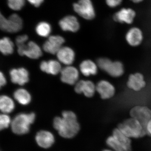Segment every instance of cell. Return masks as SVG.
<instances>
[{"label": "cell", "mask_w": 151, "mask_h": 151, "mask_svg": "<svg viewBox=\"0 0 151 151\" xmlns=\"http://www.w3.org/2000/svg\"><path fill=\"white\" fill-rule=\"evenodd\" d=\"M53 125L60 135L67 139L75 137L80 130V125L76 115L70 111H63L62 117H55Z\"/></svg>", "instance_id": "1"}, {"label": "cell", "mask_w": 151, "mask_h": 151, "mask_svg": "<svg viewBox=\"0 0 151 151\" xmlns=\"http://www.w3.org/2000/svg\"><path fill=\"white\" fill-rule=\"evenodd\" d=\"M34 113H22L17 115L11 123V128L14 134L23 135L29 132L30 125L35 122Z\"/></svg>", "instance_id": "2"}, {"label": "cell", "mask_w": 151, "mask_h": 151, "mask_svg": "<svg viewBox=\"0 0 151 151\" xmlns=\"http://www.w3.org/2000/svg\"><path fill=\"white\" fill-rule=\"evenodd\" d=\"M118 128L129 138L142 137L147 134L146 130L141 123L132 118L127 119L119 124Z\"/></svg>", "instance_id": "3"}, {"label": "cell", "mask_w": 151, "mask_h": 151, "mask_svg": "<svg viewBox=\"0 0 151 151\" xmlns=\"http://www.w3.org/2000/svg\"><path fill=\"white\" fill-rule=\"evenodd\" d=\"M97 65L101 70L113 77H119L123 75L124 66L121 61L113 62L107 58H100L97 60Z\"/></svg>", "instance_id": "4"}, {"label": "cell", "mask_w": 151, "mask_h": 151, "mask_svg": "<svg viewBox=\"0 0 151 151\" xmlns=\"http://www.w3.org/2000/svg\"><path fill=\"white\" fill-rule=\"evenodd\" d=\"M22 27V19L18 15L13 14L6 19L1 14L0 28L3 31L9 33L17 32Z\"/></svg>", "instance_id": "5"}, {"label": "cell", "mask_w": 151, "mask_h": 151, "mask_svg": "<svg viewBox=\"0 0 151 151\" xmlns=\"http://www.w3.org/2000/svg\"><path fill=\"white\" fill-rule=\"evenodd\" d=\"M73 8L76 13L85 19L92 20L95 17V10L91 0H79L73 4Z\"/></svg>", "instance_id": "6"}, {"label": "cell", "mask_w": 151, "mask_h": 151, "mask_svg": "<svg viewBox=\"0 0 151 151\" xmlns=\"http://www.w3.org/2000/svg\"><path fill=\"white\" fill-rule=\"evenodd\" d=\"M18 52L20 55H25L33 59H36L42 55V51L40 46L35 42L30 41L18 47Z\"/></svg>", "instance_id": "7"}, {"label": "cell", "mask_w": 151, "mask_h": 151, "mask_svg": "<svg viewBox=\"0 0 151 151\" xmlns=\"http://www.w3.org/2000/svg\"><path fill=\"white\" fill-rule=\"evenodd\" d=\"M132 118L139 121L146 130L147 124L151 119V110L145 106H137L130 111Z\"/></svg>", "instance_id": "8"}, {"label": "cell", "mask_w": 151, "mask_h": 151, "mask_svg": "<svg viewBox=\"0 0 151 151\" xmlns=\"http://www.w3.org/2000/svg\"><path fill=\"white\" fill-rule=\"evenodd\" d=\"M64 42L65 40L60 36H50L44 43L43 50L47 53L56 54Z\"/></svg>", "instance_id": "9"}, {"label": "cell", "mask_w": 151, "mask_h": 151, "mask_svg": "<svg viewBox=\"0 0 151 151\" xmlns=\"http://www.w3.org/2000/svg\"><path fill=\"white\" fill-rule=\"evenodd\" d=\"M60 74L61 81L69 85H73L77 83L79 77V72L77 68L70 65L63 68Z\"/></svg>", "instance_id": "10"}, {"label": "cell", "mask_w": 151, "mask_h": 151, "mask_svg": "<svg viewBox=\"0 0 151 151\" xmlns=\"http://www.w3.org/2000/svg\"><path fill=\"white\" fill-rule=\"evenodd\" d=\"M96 91L100 94V97L104 100L110 99L114 96L115 88L109 81L100 80L96 86Z\"/></svg>", "instance_id": "11"}, {"label": "cell", "mask_w": 151, "mask_h": 151, "mask_svg": "<svg viewBox=\"0 0 151 151\" xmlns=\"http://www.w3.org/2000/svg\"><path fill=\"white\" fill-rule=\"evenodd\" d=\"M74 89L76 93H83L87 97H93L96 91L95 84L89 80H81L78 81L76 84Z\"/></svg>", "instance_id": "12"}, {"label": "cell", "mask_w": 151, "mask_h": 151, "mask_svg": "<svg viewBox=\"0 0 151 151\" xmlns=\"http://www.w3.org/2000/svg\"><path fill=\"white\" fill-rule=\"evenodd\" d=\"M11 81L15 84L24 85L29 80V73L24 68H13L10 71Z\"/></svg>", "instance_id": "13"}, {"label": "cell", "mask_w": 151, "mask_h": 151, "mask_svg": "<svg viewBox=\"0 0 151 151\" xmlns=\"http://www.w3.org/2000/svg\"><path fill=\"white\" fill-rule=\"evenodd\" d=\"M60 27L63 31L75 32L80 28V24L78 19L73 16L64 17L59 22Z\"/></svg>", "instance_id": "14"}, {"label": "cell", "mask_w": 151, "mask_h": 151, "mask_svg": "<svg viewBox=\"0 0 151 151\" xmlns=\"http://www.w3.org/2000/svg\"><path fill=\"white\" fill-rule=\"evenodd\" d=\"M35 140L41 147L47 149L54 144L55 138L51 132L43 130L37 132L35 136Z\"/></svg>", "instance_id": "15"}, {"label": "cell", "mask_w": 151, "mask_h": 151, "mask_svg": "<svg viewBox=\"0 0 151 151\" xmlns=\"http://www.w3.org/2000/svg\"><path fill=\"white\" fill-rule=\"evenodd\" d=\"M135 16L136 12L134 10L130 8H123L114 14L113 18L115 21L131 24L134 21Z\"/></svg>", "instance_id": "16"}, {"label": "cell", "mask_w": 151, "mask_h": 151, "mask_svg": "<svg viewBox=\"0 0 151 151\" xmlns=\"http://www.w3.org/2000/svg\"><path fill=\"white\" fill-rule=\"evenodd\" d=\"M56 55L60 62L68 65L72 64L75 59V52L68 47H62Z\"/></svg>", "instance_id": "17"}, {"label": "cell", "mask_w": 151, "mask_h": 151, "mask_svg": "<svg viewBox=\"0 0 151 151\" xmlns=\"http://www.w3.org/2000/svg\"><path fill=\"white\" fill-rule=\"evenodd\" d=\"M126 39L127 42L131 46H139L142 42V32L139 28L132 27L127 32L126 35Z\"/></svg>", "instance_id": "18"}, {"label": "cell", "mask_w": 151, "mask_h": 151, "mask_svg": "<svg viewBox=\"0 0 151 151\" xmlns=\"http://www.w3.org/2000/svg\"><path fill=\"white\" fill-rule=\"evenodd\" d=\"M127 84L130 89L139 91L145 87L146 82L142 74L137 73L129 76Z\"/></svg>", "instance_id": "19"}, {"label": "cell", "mask_w": 151, "mask_h": 151, "mask_svg": "<svg viewBox=\"0 0 151 151\" xmlns=\"http://www.w3.org/2000/svg\"><path fill=\"white\" fill-rule=\"evenodd\" d=\"M40 68L43 72L53 75L58 74L62 70L59 62L54 60L42 61L40 64Z\"/></svg>", "instance_id": "20"}, {"label": "cell", "mask_w": 151, "mask_h": 151, "mask_svg": "<svg viewBox=\"0 0 151 151\" xmlns=\"http://www.w3.org/2000/svg\"><path fill=\"white\" fill-rule=\"evenodd\" d=\"M98 66L96 63L90 60H86L82 61L79 68L81 73L86 76L97 74Z\"/></svg>", "instance_id": "21"}, {"label": "cell", "mask_w": 151, "mask_h": 151, "mask_svg": "<svg viewBox=\"0 0 151 151\" xmlns=\"http://www.w3.org/2000/svg\"><path fill=\"white\" fill-rule=\"evenodd\" d=\"M14 99L22 105H27L31 101V96L29 92L22 88L16 90L14 92Z\"/></svg>", "instance_id": "22"}, {"label": "cell", "mask_w": 151, "mask_h": 151, "mask_svg": "<svg viewBox=\"0 0 151 151\" xmlns=\"http://www.w3.org/2000/svg\"><path fill=\"white\" fill-rule=\"evenodd\" d=\"M15 104L13 100L6 95H2L0 97V109L5 114L10 113L14 111Z\"/></svg>", "instance_id": "23"}, {"label": "cell", "mask_w": 151, "mask_h": 151, "mask_svg": "<svg viewBox=\"0 0 151 151\" xmlns=\"http://www.w3.org/2000/svg\"><path fill=\"white\" fill-rule=\"evenodd\" d=\"M113 134V137L119 141L128 151H132L131 141L129 138L123 134L118 128L114 130Z\"/></svg>", "instance_id": "24"}, {"label": "cell", "mask_w": 151, "mask_h": 151, "mask_svg": "<svg viewBox=\"0 0 151 151\" xmlns=\"http://www.w3.org/2000/svg\"><path fill=\"white\" fill-rule=\"evenodd\" d=\"M14 45L9 38L3 37L0 40V50L3 54L9 55L13 52Z\"/></svg>", "instance_id": "25"}, {"label": "cell", "mask_w": 151, "mask_h": 151, "mask_svg": "<svg viewBox=\"0 0 151 151\" xmlns=\"http://www.w3.org/2000/svg\"><path fill=\"white\" fill-rule=\"evenodd\" d=\"M35 31L37 34L40 36L47 37L51 32V27L47 22H40L37 25Z\"/></svg>", "instance_id": "26"}, {"label": "cell", "mask_w": 151, "mask_h": 151, "mask_svg": "<svg viewBox=\"0 0 151 151\" xmlns=\"http://www.w3.org/2000/svg\"><path fill=\"white\" fill-rule=\"evenodd\" d=\"M107 145L115 151H128L127 149L113 136L109 137L106 141Z\"/></svg>", "instance_id": "27"}, {"label": "cell", "mask_w": 151, "mask_h": 151, "mask_svg": "<svg viewBox=\"0 0 151 151\" xmlns=\"http://www.w3.org/2000/svg\"><path fill=\"white\" fill-rule=\"evenodd\" d=\"M8 5L11 9L19 11L24 6L25 0H7Z\"/></svg>", "instance_id": "28"}, {"label": "cell", "mask_w": 151, "mask_h": 151, "mask_svg": "<svg viewBox=\"0 0 151 151\" xmlns=\"http://www.w3.org/2000/svg\"><path fill=\"white\" fill-rule=\"evenodd\" d=\"M11 123L10 118L8 115L5 113L1 114L0 116V129L1 130L8 128Z\"/></svg>", "instance_id": "29"}, {"label": "cell", "mask_w": 151, "mask_h": 151, "mask_svg": "<svg viewBox=\"0 0 151 151\" xmlns=\"http://www.w3.org/2000/svg\"><path fill=\"white\" fill-rule=\"evenodd\" d=\"M28 40V37L27 35H19L17 37L16 39V43L17 47L21 46L26 43Z\"/></svg>", "instance_id": "30"}, {"label": "cell", "mask_w": 151, "mask_h": 151, "mask_svg": "<svg viewBox=\"0 0 151 151\" xmlns=\"http://www.w3.org/2000/svg\"><path fill=\"white\" fill-rule=\"evenodd\" d=\"M123 0H106L107 5L111 8H115L121 4Z\"/></svg>", "instance_id": "31"}, {"label": "cell", "mask_w": 151, "mask_h": 151, "mask_svg": "<svg viewBox=\"0 0 151 151\" xmlns=\"http://www.w3.org/2000/svg\"><path fill=\"white\" fill-rule=\"evenodd\" d=\"M44 1V0H27L31 4L35 7H39L43 2Z\"/></svg>", "instance_id": "32"}, {"label": "cell", "mask_w": 151, "mask_h": 151, "mask_svg": "<svg viewBox=\"0 0 151 151\" xmlns=\"http://www.w3.org/2000/svg\"><path fill=\"white\" fill-rule=\"evenodd\" d=\"M6 83V80L5 76H4V74L2 72H1L0 73V85L1 87L4 86Z\"/></svg>", "instance_id": "33"}, {"label": "cell", "mask_w": 151, "mask_h": 151, "mask_svg": "<svg viewBox=\"0 0 151 151\" xmlns=\"http://www.w3.org/2000/svg\"><path fill=\"white\" fill-rule=\"evenodd\" d=\"M146 129L147 134L151 136V119L147 124Z\"/></svg>", "instance_id": "34"}, {"label": "cell", "mask_w": 151, "mask_h": 151, "mask_svg": "<svg viewBox=\"0 0 151 151\" xmlns=\"http://www.w3.org/2000/svg\"><path fill=\"white\" fill-rule=\"evenodd\" d=\"M130 1H132L134 3H139L142 2L143 0H130Z\"/></svg>", "instance_id": "35"}, {"label": "cell", "mask_w": 151, "mask_h": 151, "mask_svg": "<svg viewBox=\"0 0 151 151\" xmlns=\"http://www.w3.org/2000/svg\"><path fill=\"white\" fill-rule=\"evenodd\" d=\"M103 151H111V150H103Z\"/></svg>", "instance_id": "36"}]
</instances>
